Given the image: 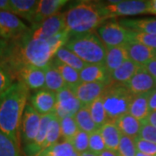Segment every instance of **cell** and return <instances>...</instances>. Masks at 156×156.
<instances>
[{
  "instance_id": "cell-38",
  "label": "cell",
  "mask_w": 156,
  "mask_h": 156,
  "mask_svg": "<svg viewBox=\"0 0 156 156\" xmlns=\"http://www.w3.org/2000/svg\"><path fill=\"white\" fill-rule=\"evenodd\" d=\"M130 35L132 41H135L141 44L156 50V35L136 32L133 30H130Z\"/></svg>"
},
{
  "instance_id": "cell-50",
  "label": "cell",
  "mask_w": 156,
  "mask_h": 156,
  "mask_svg": "<svg viewBox=\"0 0 156 156\" xmlns=\"http://www.w3.org/2000/svg\"><path fill=\"white\" fill-rule=\"evenodd\" d=\"M136 156H154V155H148V154H142V153H140V152H138V151H137Z\"/></svg>"
},
{
  "instance_id": "cell-27",
  "label": "cell",
  "mask_w": 156,
  "mask_h": 156,
  "mask_svg": "<svg viewBox=\"0 0 156 156\" xmlns=\"http://www.w3.org/2000/svg\"><path fill=\"white\" fill-rule=\"evenodd\" d=\"M74 118L79 129L87 134H91L99 129L95 122L93 121L90 112L87 106L82 107L79 109V111L74 115Z\"/></svg>"
},
{
  "instance_id": "cell-40",
  "label": "cell",
  "mask_w": 156,
  "mask_h": 156,
  "mask_svg": "<svg viewBox=\"0 0 156 156\" xmlns=\"http://www.w3.org/2000/svg\"><path fill=\"white\" fill-rule=\"evenodd\" d=\"M134 141H135V145H136V148H137L138 152L148 154V155L156 156L155 143L145 140L138 136L136 138H134Z\"/></svg>"
},
{
  "instance_id": "cell-25",
  "label": "cell",
  "mask_w": 156,
  "mask_h": 156,
  "mask_svg": "<svg viewBox=\"0 0 156 156\" xmlns=\"http://www.w3.org/2000/svg\"><path fill=\"white\" fill-rule=\"evenodd\" d=\"M149 94L150 93L134 95V99L129 107L128 113L140 122H143L144 120H146V118L150 114V109L148 105Z\"/></svg>"
},
{
  "instance_id": "cell-39",
  "label": "cell",
  "mask_w": 156,
  "mask_h": 156,
  "mask_svg": "<svg viewBox=\"0 0 156 156\" xmlns=\"http://www.w3.org/2000/svg\"><path fill=\"white\" fill-rule=\"evenodd\" d=\"M13 81L14 76L11 71L5 66H0V95L14 83Z\"/></svg>"
},
{
  "instance_id": "cell-31",
  "label": "cell",
  "mask_w": 156,
  "mask_h": 156,
  "mask_svg": "<svg viewBox=\"0 0 156 156\" xmlns=\"http://www.w3.org/2000/svg\"><path fill=\"white\" fill-rule=\"evenodd\" d=\"M87 107L90 112V115L92 116L93 121L95 122L96 126L99 128L101 126H103L106 122H109L108 115H107L106 110L104 108L101 96L97 98L96 100L94 101L92 103H90L89 106Z\"/></svg>"
},
{
  "instance_id": "cell-12",
  "label": "cell",
  "mask_w": 156,
  "mask_h": 156,
  "mask_svg": "<svg viewBox=\"0 0 156 156\" xmlns=\"http://www.w3.org/2000/svg\"><path fill=\"white\" fill-rule=\"evenodd\" d=\"M14 78L21 82L29 89L40 90L45 89V69L35 66H23L13 72Z\"/></svg>"
},
{
  "instance_id": "cell-8",
  "label": "cell",
  "mask_w": 156,
  "mask_h": 156,
  "mask_svg": "<svg viewBox=\"0 0 156 156\" xmlns=\"http://www.w3.org/2000/svg\"><path fill=\"white\" fill-rule=\"evenodd\" d=\"M65 13H57L37 24L31 25L30 33L34 38L49 40L65 30Z\"/></svg>"
},
{
  "instance_id": "cell-49",
  "label": "cell",
  "mask_w": 156,
  "mask_h": 156,
  "mask_svg": "<svg viewBox=\"0 0 156 156\" xmlns=\"http://www.w3.org/2000/svg\"><path fill=\"white\" fill-rule=\"evenodd\" d=\"M81 156H98L97 154H95L94 153H91V152H89V151H87V152H85V153H83V154H81Z\"/></svg>"
},
{
  "instance_id": "cell-11",
  "label": "cell",
  "mask_w": 156,
  "mask_h": 156,
  "mask_svg": "<svg viewBox=\"0 0 156 156\" xmlns=\"http://www.w3.org/2000/svg\"><path fill=\"white\" fill-rule=\"evenodd\" d=\"M56 98L57 102L55 113L60 120L65 117L74 116L83 107V104L69 87H65L57 92Z\"/></svg>"
},
{
  "instance_id": "cell-20",
  "label": "cell",
  "mask_w": 156,
  "mask_h": 156,
  "mask_svg": "<svg viewBox=\"0 0 156 156\" xmlns=\"http://www.w3.org/2000/svg\"><path fill=\"white\" fill-rule=\"evenodd\" d=\"M128 59L129 58L126 45L118 47H108L107 48L105 67L109 74H111Z\"/></svg>"
},
{
  "instance_id": "cell-7",
  "label": "cell",
  "mask_w": 156,
  "mask_h": 156,
  "mask_svg": "<svg viewBox=\"0 0 156 156\" xmlns=\"http://www.w3.org/2000/svg\"><path fill=\"white\" fill-rule=\"evenodd\" d=\"M30 31L22 20L10 11H0V38L16 41Z\"/></svg>"
},
{
  "instance_id": "cell-3",
  "label": "cell",
  "mask_w": 156,
  "mask_h": 156,
  "mask_svg": "<svg viewBox=\"0 0 156 156\" xmlns=\"http://www.w3.org/2000/svg\"><path fill=\"white\" fill-rule=\"evenodd\" d=\"M109 18L111 17L104 5L97 3L83 2L73 6L65 13V30L69 35L75 36L92 33Z\"/></svg>"
},
{
  "instance_id": "cell-28",
  "label": "cell",
  "mask_w": 156,
  "mask_h": 156,
  "mask_svg": "<svg viewBox=\"0 0 156 156\" xmlns=\"http://www.w3.org/2000/svg\"><path fill=\"white\" fill-rule=\"evenodd\" d=\"M37 156H81V154L75 150L69 141L63 140L45 148Z\"/></svg>"
},
{
  "instance_id": "cell-36",
  "label": "cell",
  "mask_w": 156,
  "mask_h": 156,
  "mask_svg": "<svg viewBox=\"0 0 156 156\" xmlns=\"http://www.w3.org/2000/svg\"><path fill=\"white\" fill-rule=\"evenodd\" d=\"M106 146L101 135L99 129L89 134V151L99 155L101 153L106 150Z\"/></svg>"
},
{
  "instance_id": "cell-29",
  "label": "cell",
  "mask_w": 156,
  "mask_h": 156,
  "mask_svg": "<svg viewBox=\"0 0 156 156\" xmlns=\"http://www.w3.org/2000/svg\"><path fill=\"white\" fill-rule=\"evenodd\" d=\"M52 64L61 74L62 77L63 78L67 87H74L81 83L80 71L62 63L58 60H56V58H53Z\"/></svg>"
},
{
  "instance_id": "cell-1",
  "label": "cell",
  "mask_w": 156,
  "mask_h": 156,
  "mask_svg": "<svg viewBox=\"0 0 156 156\" xmlns=\"http://www.w3.org/2000/svg\"><path fill=\"white\" fill-rule=\"evenodd\" d=\"M56 53V50L49 40L34 38L29 31L20 39L10 43L9 54L5 66L11 74L23 66L44 69L53 60Z\"/></svg>"
},
{
  "instance_id": "cell-42",
  "label": "cell",
  "mask_w": 156,
  "mask_h": 156,
  "mask_svg": "<svg viewBox=\"0 0 156 156\" xmlns=\"http://www.w3.org/2000/svg\"><path fill=\"white\" fill-rule=\"evenodd\" d=\"M10 50V43L0 38V66L5 65Z\"/></svg>"
},
{
  "instance_id": "cell-45",
  "label": "cell",
  "mask_w": 156,
  "mask_h": 156,
  "mask_svg": "<svg viewBox=\"0 0 156 156\" xmlns=\"http://www.w3.org/2000/svg\"><path fill=\"white\" fill-rule=\"evenodd\" d=\"M143 122H146L148 124L152 125L153 127L156 128V111L150 112V114L148 115V116L146 118V120H144Z\"/></svg>"
},
{
  "instance_id": "cell-16",
  "label": "cell",
  "mask_w": 156,
  "mask_h": 156,
  "mask_svg": "<svg viewBox=\"0 0 156 156\" xmlns=\"http://www.w3.org/2000/svg\"><path fill=\"white\" fill-rule=\"evenodd\" d=\"M80 78L83 83H101L106 85L111 83L110 74L105 64H87L80 71Z\"/></svg>"
},
{
  "instance_id": "cell-43",
  "label": "cell",
  "mask_w": 156,
  "mask_h": 156,
  "mask_svg": "<svg viewBox=\"0 0 156 156\" xmlns=\"http://www.w3.org/2000/svg\"><path fill=\"white\" fill-rule=\"evenodd\" d=\"M143 67L156 80V57L147 62Z\"/></svg>"
},
{
  "instance_id": "cell-10",
  "label": "cell",
  "mask_w": 156,
  "mask_h": 156,
  "mask_svg": "<svg viewBox=\"0 0 156 156\" xmlns=\"http://www.w3.org/2000/svg\"><path fill=\"white\" fill-rule=\"evenodd\" d=\"M110 17L134 16L139 14L150 13V1L143 0H126L120 1L115 5H104Z\"/></svg>"
},
{
  "instance_id": "cell-46",
  "label": "cell",
  "mask_w": 156,
  "mask_h": 156,
  "mask_svg": "<svg viewBox=\"0 0 156 156\" xmlns=\"http://www.w3.org/2000/svg\"><path fill=\"white\" fill-rule=\"evenodd\" d=\"M0 11H10V12H11L10 0H0Z\"/></svg>"
},
{
  "instance_id": "cell-22",
  "label": "cell",
  "mask_w": 156,
  "mask_h": 156,
  "mask_svg": "<svg viewBox=\"0 0 156 156\" xmlns=\"http://www.w3.org/2000/svg\"><path fill=\"white\" fill-rule=\"evenodd\" d=\"M113 122L116 125L122 134L132 137L134 139L139 135L140 130L142 126V122L132 116L129 113L124 114Z\"/></svg>"
},
{
  "instance_id": "cell-47",
  "label": "cell",
  "mask_w": 156,
  "mask_h": 156,
  "mask_svg": "<svg viewBox=\"0 0 156 156\" xmlns=\"http://www.w3.org/2000/svg\"><path fill=\"white\" fill-rule=\"evenodd\" d=\"M98 156H118V154H117L116 152H115V151L106 149L105 151H103L102 153H101Z\"/></svg>"
},
{
  "instance_id": "cell-9",
  "label": "cell",
  "mask_w": 156,
  "mask_h": 156,
  "mask_svg": "<svg viewBox=\"0 0 156 156\" xmlns=\"http://www.w3.org/2000/svg\"><path fill=\"white\" fill-rule=\"evenodd\" d=\"M42 115L37 112L30 104H27L23 114L19 134L23 146L33 142L38 133Z\"/></svg>"
},
{
  "instance_id": "cell-48",
  "label": "cell",
  "mask_w": 156,
  "mask_h": 156,
  "mask_svg": "<svg viewBox=\"0 0 156 156\" xmlns=\"http://www.w3.org/2000/svg\"><path fill=\"white\" fill-rule=\"evenodd\" d=\"M150 13L156 15V0L150 1Z\"/></svg>"
},
{
  "instance_id": "cell-14",
  "label": "cell",
  "mask_w": 156,
  "mask_h": 156,
  "mask_svg": "<svg viewBox=\"0 0 156 156\" xmlns=\"http://www.w3.org/2000/svg\"><path fill=\"white\" fill-rule=\"evenodd\" d=\"M30 105L41 115L55 112L57 102L56 93L46 89H40L34 93L30 98Z\"/></svg>"
},
{
  "instance_id": "cell-24",
  "label": "cell",
  "mask_w": 156,
  "mask_h": 156,
  "mask_svg": "<svg viewBox=\"0 0 156 156\" xmlns=\"http://www.w3.org/2000/svg\"><path fill=\"white\" fill-rule=\"evenodd\" d=\"M120 23L133 31L156 35V18L123 19Z\"/></svg>"
},
{
  "instance_id": "cell-17",
  "label": "cell",
  "mask_w": 156,
  "mask_h": 156,
  "mask_svg": "<svg viewBox=\"0 0 156 156\" xmlns=\"http://www.w3.org/2000/svg\"><path fill=\"white\" fill-rule=\"evenodd\" d=\"M126 47L128 50V58L142 67L156 57V50L135 41L129 42L126 44Z\"/></svg>"
},
{
  "instance_id": "cell-26",
  "label": "cell",
  "mask_w": 156,
  "mask_h": 156,
  "mask_svg": "<svg viewBox=\"0 0 156 156\" xmlns=\"http://www.w3.org/2000/svg\"><path fill=\"white\" fill-rule=\"evenodd\" d=\"M45 69V89L52 92L57 93L67 85L65 83L61 74L52 64V61L50 64L44 68Z\"/></svg>"
},
{
  "instance_id": "cell-18",
  "label": "cell",
  "mask_w": 156,
  "mask_h": 156,
  "mask_svg": "<svg viewBox=\"0 0 156 156\" xmlns=\"http://www.w3.org/2000/svg\"><path fill=\"white\" fill-rule=\"evenodd\" d=\"M67 3V0H40L31 25L37 24L45 19L59 13L62 7Z\"/></svg>"
},
{
  "instance_id": "cell-19",
  "label": "cell",
  "mask_w": 156,
  "mask_h": 156,
  "mask_svg": "<svg viewBox=\"0 0 156 156\" xmlns=\"http://www.w3.org/2000/svg\"><path fill=\"white\" fill-rule=\"evenodd\" d=\"M11 12L17 17L28 20L30 23L33 22L34 17L38 7L37 0H10Z\"/></svg>"
},
{
  "instance_id": "cell-32",
  "label": "cell",
  "mask_w": 156,
  "mask_h": 156,
  "mask_svg": "<svg viewBox=\"0 0 156 156\" xmlns=\"http://www.w3.org/2000/svg\"><path fill=\"white\" fill-rule=\"evenodd\" d=\"M60 137H61L60 119L56 115V113H54V115L52 117V120H51L50 126H49L47 137H46L44 144V149L56 144Z\"/></svg>"
},
{
  "instance_id": "cell-41",
  "label": "cell",
  "mask_w": 156,
  "mask_h": 156,
  "mask_svg": "<svg viewBox=\"0 0 156 156\" xmlns=\"http://www.w3.org/2000/svg\"><path fill=\"white\" fill-rule=\"evenodd\" d=\"M142 122V126L140 130L138 137L156 144V128L153 127L152 125L146 122Z\"/></svg>"
},
{
  "instance_id": "cell-33",
  "label": "cell",
  "mask_w": 156,
  "mask_h": 156,
  "mask_svg": "<svg viewBox=\"0 0 156 156\" xmlns=\"http://www.w3.org/2000/svg\"><path fill=\"white\" fill-rule=\"evenodd\" d=\"M60 124H61V137H62L64 140L70 141L80 131L74 116L65 117L63 119H61Z\"/></svg>"
},
{
  "instance_id": "cell-23",
  "label": "cell",
  "mask_w": 156,
  "mask_h": 156,
  "mask_svg": "<svg viewBox=\"0 0 156 156\" xmlns=\"http://www.w3.org/2000/svg\"><path fill=\"white\" fill-rule=\"evenodd\" d=\"M142 66L128 59L120 67L110 74L111 82L116 83L127 84Z\"/></svg>"
},
{
  "instance_id": "cell-34",
  "label": "cell",
  "mask_w": 156,
  "mask_h": 156,
  "mask_svg": "<svg viewBox=\"0 0 156 156\" xmlns=\"http://www.w3.org/2000/svg\"><path fill=\"white\" fill-rule=\"evenodd\" d=\"M0 156H21L19 145L0 132Z\"/></svg>"
},
{
  "instance_id": "cell-44",
  "label": "cell",
  "mask_w": 156,
  "mask_h": 156,
  "mask_svg": "<svg viewBox=\"0 0 156 156\" xmlns=\"http://www.w3.org/2000/svg\"><path fill=\"white\" fill-rule=\"evenodd\" d=\"M148 105L150 112L156 111V89L150 92L148 98Z\"/></svg>"
},
{
  "instance_id": "cell-2",
  "label": "cell",
  "mask_w": 156,
  "mask_h": 156,
  "mask_svg": "<svg viewBox=\"0 0 156 156\" xmlns=\"http://www.w3.org/2000/svg\"><path fill=\"white\" fill-rule=\"evenodd\" d=\"M30 89L15 82L0 95V132L19 145V130L23 114L27 105Z\"/></svg>"
},
{
  "instance_id": "cell-13",
  "label": "cell",
  "mask_w": 156,
  "mask_h": 156,
  "mask_svg": "<svg viewBox=\"0 0 156 156\" xmlns=\"http://www.w3.org/2000/svg\"><path fill=\"white\" fill-rule=\"evenodd\" d=\"M106 84L101 83H83L69 87L72 89L75 95L81 101L83 106H89L97 98L101 96L106 88Z\"/></svg>"
},
{
  "instance_id": "cell-6",
  "label": "cell",
  "mask_w": 156,
  "mask_h": 156,
  "mask_svg": "<svg viewBox=\"0 0 156 156\" xmlns=\"http://www.w3.org/2000/svg\"><path fill=\"white\" fill-rule=\"evenodd\" d=\"M97 33L107 48L124 46L132 41L130 30L125 28L118 23L108 22L103 23L97 29Z\"/></svg>"
},
{
  "instance_id": "cell-5",
  "label": "cell",
  "mask_w": 156,
  "mask_h": 156,
  "mask_svg": "<svg viewBox=\"0 0 156 156\" xmlns=\"http://www.w3.org/2000/svg\"><path fill=\"white\" fill-rule=\"evenodd\" d=\"M134 95L131 93L126 84L113 83L107 85L101 95L104 108L109 122L128 113L129 107Z\"/></svg>"
},
{
  "instance_id": "cell-30",
  "label": "cell",
  "mask_w": 156,
  "mask_h": 156,
  "mask_svg": "<svg viewBox=\"0 0 156 156\" xmlns=\"http://www.w3.org/2000/svg\"><path fill=\"white\" fill-rule=\"evenodd\" d=\"M54 58L78 71H81L87 65L86 62H84L75 53H73L71 50L66 49L65 47H62L57 50Z\"/></svg>"
},
{
  "instance_id": "cell-15",
  "label": "cell",
  "mask_w": 156,
  "mask_h": 156,
  "mask_svg": "<svg viewBox=\"0 0 156 156\" xmlns=\"http://www.w3.org/2000/svg\"><path fill=\"white\" fill-rule=\"evenodd\" d=\"M126 85L133 95H142L150 93L156 89V80L144 67H141Z\"/></svg>"
},
{
  "instance_id": "cell-21",
  "label": "cell",
  "mask_w": 156,
  "mask_h": 156,
  "mask_svg": "<svg viewBox=\"0 0 156 156\" xmlns=\"http://www.w3.org/2000/svg\"><path fill=\"white\" fill-rule=\"evenodd\" d=\"M99 132L107 149L116 152L122 135L116 125L113 122H108L99 128Z\"/></svg>"
},
{
  "instance_id": "cell-35",
  "label": "cell",
  "mask_w": 156,
  "mask_h": 156,
  "mask_svg": "<svg viewBox=\"0 0 156 156\" xmlns=\"http://www.w3.org/2000/svg\"><path fill=\"white\" fill-rule=\"evenodd\" d=\"M116 153L118 156H136L137 148L134 138L122 134Z\"/></svg>"
},
{
  "instance_id": "cell-37",
  "label": "cell",
  "mask_w": 156,
  "mask_h": 156,
  "mask_svg": "<svg viewBox=\"0 0 156 156\" xmlns=\"http://www.w3.org/2000/svg\"><path fill=\"white\" fill-rule=\"evenodd\" d=\"M69 142L72 144L75 150L79 154L89 151V134L83 131L80 130Z\"/></svg>"
},
{
  "instance_id": "cell-4",
  "label": "cell",
  "mask_w": 156,
  "mask_h": 156,
  "mask_svg": "<svg viewBox=\"0 0 156 156\" xmlns=\"http://www.w3.org/2000/svg\"><path fill=\"white\" fill-rule=\"evenodd\" d=\"M64 47L87 64H105L107 47L95 34L76 36L69 39Z\"/></svg>"
}]
</instances>
